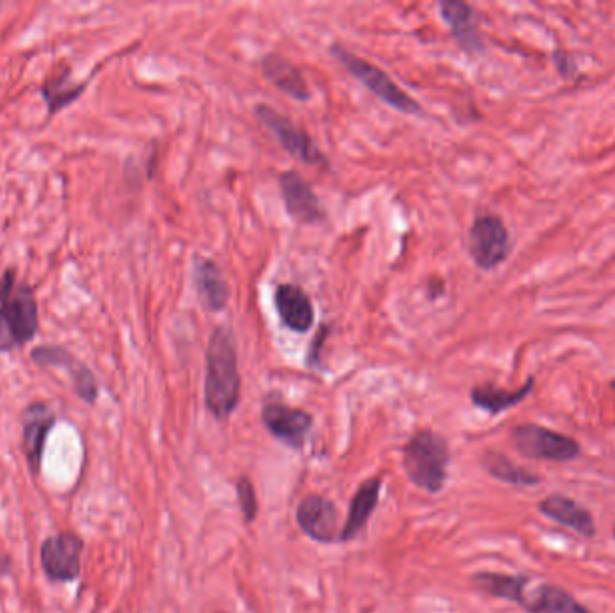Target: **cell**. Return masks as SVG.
<instances>
[{
	"instance_id": "cell-1",
	"label": "cell",
	"mask_w": 615,
	"mask_h": 613,
	"mask_svg": "<svg viewBox=\"0 0 615 613\" xmlns=\"http://www.w3.org/2000/svg\"><path fill=\"white\" fill-rule=\"evenodd\" d=\"M241 376L231 329L218 326L205 351V407L218 421L229 418L240 405Z\"/></svg>"
},
{
	"instance_id": "cell-2",
	"label": "cell",
	"mask_w": 615,
	"mask_h": 613,
	"mask_svg": "<svg viewBox=\"0 0 615 613\" xmlns=\"http://www.w3.org/2000/svg\"><path fill=\"white\" fill-rule=\"evenodd\" d=\"M40 328L38 303L31 286L18 283L13 268L0 279V353L29 344Z\"/></svg>"
},
{
	"instance_id": "cell-3",
	"label": "cell",
	"mask_w": 615,
	"mask_h": 613,
	"mask_svg": "<svg viewBox=\"0 0 615 613\" xmlns=\"http://www.w3.org/2000/svg\"><path fill=\"white\" fill-rule=\"evenodd\" d=\"M450 464V446L441 434L432 430H419L403 446V468L414 486L439 493L445 488Z\"/></svg>"
},
{
	"instance_id": "cell-4",
	"label": "cell",
	"mask_w": 615,
	"mask_h": 613,
	"mask_svg": "<svg viewBox=\"0 0 615 613\" xmlns=\"http://www.w3.org/2000/svg\"><path fill=\"white\" fill-rule=\"evenodd\" d=\"M330 53L349 72V76H353L355 80L360 81L371 94H375L376 98L384 101L385 105L402 112L405 116H421L423 114V108L418 101L409 96L380 67L362 60L360 56L346 49L344 45H331Z\"/></svg>"
},
{
	"instance_id": "cell-5",
	"label": "cell",
	"mask_w": 615,
	"mask_h": 613,
	"mask_svg": "<svg viewBox=\"0 0 615 613\" xmlns=\"http://www.w3.org/2000/svg\"><path fill=\"white\" fill-rule=\"evenodd\" d=\"M511 441L520 454L538 461L569 462L581 454L576 439L535 423L513 428Z\"/></svg>"
},
{
	"instance_id": "cell-6",
	"label": "cell",
	"mask_w": 615,
	"mask_h": 613,
	"mask_svg": "<svg viewBox=\"0 0 615 613\" xmlns=\"http://www.w3.org/2000/svg\"><path fill=\"white\" fill-rule=\"evenodd\" d=\"M256 117L259 123L274 135L277 143L286 153L310 166H328L326 155L317 148V144L301 126L295 125L292 119L279 114L277 110L267 105L256 107Z\"/></svg>"
},
{
	"instance_id": "cell-7",
	"label": "cell",
	"mask_w": 615,
	"mask_h": 613,
	"mask_svg": "<svg viewBox=\"0 0 615 613\" xmlns=\"http://www.w3.org/2000/svg\"><path fill=\"white\" fill-rule=\"evenodd\" d=\"M470 256L481 270H493L509 256L511 241L506 223L497 214L477 216L470 229Z\"/></svg>"
},
{
	"instance_id": "cell-8",
	"label": "cell",
	"mask_w": 615,
	"mask_h": 613,
	"mask_svg": "<svg viewBox=\"0 0 615 613\" xmlns=\"http://www.w3.org/2000/svg\"><path fill=\"white\" fill-rule=\"evenodd\" d=\"M83 540L78 534L58 533L49 536L40 547V563L45 576L56 583L80 578Z\"/></svg>"
},
{
	"instance_id": "cell-9",
	"label": "cell",
	"mask_w": 615,
	"mask_h": 613,
	"mask_svg": "<svg viewBox=\"0 0 615 613\" xmlns=\"http://www.w3.org/2000/svg\"><path fill=\"white\" fill-rule=\"evenodd\" d=\"M261 421L277 441L292 448H303L312 430L313 416L281 401H267L261 409Z\"/></svg>"
},
{
	"instance_id": "cell-10",
	"label": "cell",
	"mask_w": 615,
	"mask_h": 613,
	"mask_svg": "<svg viewBox=\"0 0 615 613\" xmlns=\"http://www.w3.org/2000/svg\"><path fill=\"white\" fill-rule=\"evenodd\" d=\"M31 360L40 367H58L71 374L72 387L81 400L94 405L98 400L99 385L94 373L85 364L78 362L74 356L60 346L35 347L31 351Z\"/></svg>"
},
{
	"instance_id": "cell-11",
	"label": "cell",
	"mask_w": 615,
	"mask_h": 613,
	"mask_svg": "<svg viewBox=\"0 0 615 613\" xmlns=\"http://www.w3.org/2000/svg\"><path fill=\"white\" fill-rule=\"evenodd\" d=\"M297 524L313 542H340L339 513L335 504L328 498L312 495L304 498L297 507Z\"/></svg>"
},
{
	"instance_id": "cell-12",
	"label": "cell",
	"mask_w": 615,
	"mask_h": 613,
	"mask_svg": "<svg viewBox=\"0 0 615 613\" xmlns=\"http://www.w3.org/2000/svg\"><path fill=\"white\" fill-rule=\"evenodd\" d=\"M279 187L285 200L286 211L297 222L313 225L321 223L326 218L321 200L315 195L312 186L297 171H285L279 177Z\"/></svg>"
},
{
	"instance_id": "cell-13",
	"label": "cell",
	"mask_w": 615,
	"mask_h": 613,
	"mask_svg": "<svg viewBox=\"0 0 615 613\" xmlns=\"http://www.w3.org/2000/svg\"><path fill=\"white\" fill-rule=\"evenodd\" d=\"M437 8L443 22L450 27V33L464 53L477 54L484 51L481 33L477 29V15L470 4L457 0H443L439 2Z\"/></svg>"
},
{
	"instance_id": "cell-14",
	"label": "cell",
	"mask_w": 615,
	"mask_h": 613,
	"mask_svg": "<svg viewBox=\"0 0 615 613\" xmlns=\"http://www.w3.org/2000/svg\"><path fill=\"white\" fill-rule=\"evenodd\" d=\"M56 416L45 403H33L24 412V452L33 473L40 471L45 443L53 430Z\"/></svg>"
},
{
	"instance_id": "cell-15",
	"label": "cell",
	"mask_w": 615,
	"mask_h": 613,
	"mask_svg": "<svg viewBox=\"0 0 615 613\" xmlns=\"http://www.w3.org/2000/svg\"><path fill=\"white\" fill-rule=\"evenodd\" d=\"M277 315L286 328L295 333H308L315 322L312 299L297 285H279L274 294Z\"/></svg>"
},
{
	"instance_id": "cell-16",
	"label": "cell",
	"mask_w": 615,
	"mask_h": 613,
	"mask_svg": "<svg viewBox=\"0 0 615 613\" xmlns=\"http://www.w3.org/2000/svg\"><path fill=\"white\" fill-rule=\"evenodd\" d=\"M540 513L551 518L556 524L572 529L574 533L581 534L585 538H592L596 534V522L590 515L587 507L581 506L576 500L565 495H551L540 502Z\"/></svg>"
},
{
	"instance_id": "cell-17",
	"label": "cell",
	"mask_w": 615,
	"mask_h": 613,
	"mask_svg": "<svg viewBox=\"0 0 615 613\" xmlns=\"http://www.w3.org/2000/svg\"><path fill=\"white\" fill-rule=\"evenodd\" d=\"M193 281L197 294L209 311H222L231 299V290L223 277L222 270L213 259L198 256L193 267Z\"/></svg>"
},
{
	"instance_id": "cell-18",
	"label": "cell",
	"mask_w": 615,
	"mask_h": 613,
	"mask_svg": "<svg viewBox=\"0 0 615 613\" xmlns=\"http://www.w3.org/2000/svg\"><path fill=\"white\" fill-rule=\"evenodd\" d=\"M263 76L267 78L276 89L285 92L286 96L297 101H308L312 98L308 83L304 80L303 72L295 67L294 63L288 62L279 54H267L261 60Z\"/></svg>"
},
{
	"instance_id": "cell-19",
	"label": "cell",
	"mask_w": 615,
	"mask_h": 613,
	"mask_svg": "<svg viewBox=\"0 0 615 613\" xmlns=\"http://www.w3.org/2000/svg\"><path fill=\"white\" fill-rule=\"evenodd\" d=\"M380 489H382V479L375 477L369 479L358 488L355 497L351 498L349 504L348 518L346 524L340 531V542H349L357 538L358 533L366 527L369 518L373 515L378 500H380Z\"/></svg>"
},
{
	"instance_id": "cell-20",
	"label": "cell",
	"mask_w": 615,
	"mask_h": 613,
	"mask_svg": "<svg viewBox=\"0 0 615 613\" xmlns=\"http://www.w3.org/2000/svg\"><path fill=\"white\" fill-rule=\"evenodd\" d=\"M473 587L479 588L488 596L506 599L515 605L526 608V588L529 579L526 576H509L499 572H477L472 576Z\"/></svg>"
},
{
	"instance_id": "cell-21",
	"label": "cell",
	"mask_w": 615,
	"mask_h": 613,
	"mask_svg": "<svg viewBox=\"0 0 615 613\" xmlns=\"http://www.w3.org/2000/svg\"><path fill=\"white\" fill-rule=\"evenodd\" d=\"M533 387H535V378H529L522 387H518L517 391H506L491 383H484V385L473 387L470 398L475 407L490 412L491 416H497L500 412L511 409L520 401L526 400L533 391Z\"/></svg>"
},
{
	"instance_id": "cell-22",
	"label": "cell",
	"mask_w": 615,
	"mask_h": 613,
	"mask_svg": "<svg viewBox=\"0 0 615 613\" xmlns=\"http://www.w3.org/2000/svg\"><path fill=\"white\" fill-rule=\"evenodd\" d=\"M527 613H592L589 608L578 603L563 588L544 585L533 596H527Z\"/></svg>"
},
{
	"instance_id": "cell-23",
	"label": "cell",
	"mask_w": 615,
	"mask_h": 613,
	"mask_svg": "<svg viewBox=\"0 0 615 613\" xmlns=\"http://www.w3.org/2000/svg\"><path fill=\"white\" fill-rule=\"evenodd\" d=\"M482 466L493 479L502 480V482L513 484V486L529 488V486H538L542 482L540 475L518 466L506 455L499 454V452H486L482 457Z\"/></svg>"
},
{
	"instance_id": "cell-24",
	"label": "cell",
	"mask_w": 615,
	"mask_h": 613,
	"mask_svg": "<svg viewBox=\"0 0 615 613\" xmlns=\"http://www.w3.org/2000/svg\"><path fill=\"white\" fill-rule=\"evenodd\" d=\"M87 89V83H76L71 78V71H63L62 74L54 76L53 80L45 81L42 85V96L49 114H58L60 110L69 107Z\"/></svg>"
},
{
	"instance_id": "cell-25",
	"label": "cell",
	"mask_w": 615,
	"mask_h": 613,
	"mask_svg": "<svg viewBox=\"0 0 615 613\" xmlns=\"http://www.w3.org/2000/svg\"><path fill=\"white\" fill-rule=\"evenodd\" d=\"M236 491H238V500H240L241 513L247 524H252L258 516V497H256V489L252 480L247 477H241L236 482Z\"/></svg>"
},
{
	"instance_id": "cell-26",
	"label": "cell",
	"mask_w": 615,
	"mask_h": 613,
	"mask_svg": "<svg viewBox=\"0 0 615 613\" xmlns=\"http://www.w3.org/2000/svg\"><path fill=\"white\" fill-rule=\"evenodd\" d=\"M553 62L563 78L571 80V78L576 76V62L572 60L569 54L563 53V51H556V53L553 54Z\"/></svg>"
},
{
	"instance_id": "cell-27",
	"label": "cell",
	"mask_w": 615,
	"mask_h": 613,
	"mask_svg": "<svg viewBox=\"0 0 615 613\" xmlns=\"http://www.w3.org/2000/svg\"><path fill=\"white\" fill-rule=\"evenodd\" d=\"M9 572H11V560H9L8 556L0 554V578L8 576Z\"/></svg>"
},
{
	"instance_id": "cell-28",
	"label": "cell",
	"mask_w": 615,
	"mask_h": 613,
	"mask_svg": "<svg viewBox=\"0 0 615 613\" xmlns=\"http://www.w3.org/2000/svg\"><path fill=\"white\" fill-rule=\"evenodd\" d=\"M614 540H615V525H614Z\"/></svg>"
}]
</instances>
